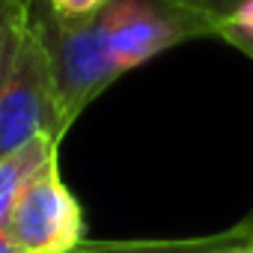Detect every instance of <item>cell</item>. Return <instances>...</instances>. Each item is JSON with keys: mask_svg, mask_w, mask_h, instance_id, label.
<instances>
[{"mask_svg": "<svg viewBox=\"0 0 253 253\" xmlns=\"http://www.w3.org/2000/svg\"><path fill=\"white\" fill-rule=\"evenodd\" d=\"M51 15L75 21V18H89L107 6V0H42Z\"/></svg>", "mask_w": 253, "mask_h": 253, "instance_id": "obj_9", "label": "cell"}, {"mask_svg": "<svg viewBox=\"0 0 253 253\" xmlns=\"http://www.w3.org/2000/svg\"><path fill=\"white\" fill-rule=\"evenodd\" d=\"M229 24L244 27V30H250V33H253V0H244V3L238 6V12L232 15V21H229Z\"/></svg>", "mask_w": 253, "mask_h": 253, "instance_id": "obj_11", "label": "cell"}, {"mask_svg": "<svg viewBox=\"0 0 253 253\" xmlns=\"http://www.w3.org/2000/svg\"><path fill=\"white\" fill-rule=\"evenodd\" d=\"M250 226L238 220L229 229L197 238H125V241H78L69 253H211L226 244L250 241Z\"/></svg>", "mask_w": 253, "mask_h": 253, "instance_id": "obj_5", "label": "cell"}, {"mask_svg": "<svg viewBox=\"0 0 253 253\" xmlns=\"http://www.w3.org/2000/svg\"><path fill=\"white\" fill-rule=\"evenodd\" d=\"M98 15L104 24L110 57L122 75L167 48L203 36L197 24L161 6L158 0H107V6Z\"/></svg>", "mask_w": 253, "mask_h": 253, "instance_id": "obj_4", "label": "cell"}, {"mask_svg": "<svg viewBox=\"0 0 253 253\" xmlns=\"http://www.w3.org/2000/svg\"><path fill=\"white\" fill-rule=\"evenodd\" d=\"M57 149H60V143H57L54 137L39 134V137L27 140L24 146H18V149H12L9 155L0 158V229L6 226L9 211H12V206H15L21 188L27 185V179H30L51 155H57Z\"/></svg>", "mask_w": 253, "mask_h": 253, "instance_id": "obj_6", "label": "cell"}, {"mask_svg": "<svg viewBox=\"0 0 253 253\" xmlns=\"http://www.w3.org/2000/svg\"><path fill=\"white\" fill-rule=\"evenodd\" d=\"M211 253H253V238L250 241H238V244H226V247H217Z\"/></svg>", "mask_w": 253, "mask_h": 253, "instance_id": "obj_12", "label": "cell"}, {"mask_svg": "<svg viewBox=\"0 0 253 253\" xmlns=\"http://www.w3.org/2000/svg\"><path fill=\"white\" fill-rule=\"evenodd\" d=\"M3 229L24 253H69L84 241V211L60 179L57 155L27 179Z\"/></svg>", "mask_w": 253, "mask_h": 253, "instance_id": "obj_3", "label": "cell"}, {"mask_svg": "<svg viewBox=\"0 0 253 253\" xmlns=\"http://www.w3.org/2000/svg\"><path fill=\"white\" fill-rule=\"evenodd\" d=\"M217 39L229 42L232 48H238L244 57H250V60H253V33H250V30L235 27V24H223V27L217 30Z\"/></svg>", "mask_w": 253, "mask_h": 253, "instance_id": "obj_10", "label": "cell"}, {"mask_svg": "<svg viewBox=\"0 0 253 253\" xmlns=\"http://www.w3.org/2000/svg\"><path fill=\"white\" fill-rule=\"evenodd\" d=\"M30 15L42 33L51 75H54V95H57V113L63 131H69L78 122V116L86 110L89 101H95L122 72L116 69L101 15L89 18H57L48 12L42 0H33Z\"/></svg>", "mask_w": 253, "mask_h": 253, "instance_id": "obj_1", "label": "cell"}, {"mask_svg": "<svg viewBox=\"0 0 253 253\" xmlns=\"http://www.w3.org/2000/svg\"><path fill=\"white\" fill-rule=\"evenodd\" d=\"M244 223H247V226H250V235H253V211H250V214H247V217H244Z\"/></svg>", "mask_w": 253, "mask_h": 253, "instance_id": "obj_14", "label": "cell"}, {"mask_svg": "<svg viewBox=\"0 0 253 253\" xmlns=\"http://www.w3.org/2000/svg\"><path fill=\"white\" fill-rule=\"evenodd\" d=\"M39 134H48L57 143H63L66 137L57 113L51 60L42 33L30 15L18 39L3 95H0V158Z\"/></svg>", "mask_w": 253, "mask_h": 253, "instance_id": "obj_2", "label": "cell"}, {"mask_svg": "<svg viewBox=\"0 0 253 253\" xmlns=\"http://www.w3.org/2000/svg\"><path fill=\"white\" fill-rule=\"evenodd\" d=\"M158 3L197 24L203 36H217V30L232 21L244 0H158Z\"/></svg>", "mask_w": 253, "mask_h": 253, "instance_id": "obj_7", "label": "cell"}, {"mask_svg": "<svg viewBox=\"0 0 253 253\" xmlns=\"http://www.w3.org/2000/svg\"><path fill=\"white\" fill-rule=\"evenodd\" d=\"M0 253H24V250L6 235V229H0Z\"/></svg>", "mask_w": 253, "mask_h": 253, "instance_id": "obj_13", "label": "cell"}, {"mask_svg": "<svg viewBox=\"0 0 253 253\" xmlns=\"http://www.w3.org/2000/svg\"><path fill=\"white\" fill-rule=\"evenodd\" d=\"M33 0H0V95H3V84L21 39V30L30 18Z\"/></svg>", "mask_w": 253, "mask_h": 253, "instance_id": "obj_8", "label": "cell"}]
</instances>
